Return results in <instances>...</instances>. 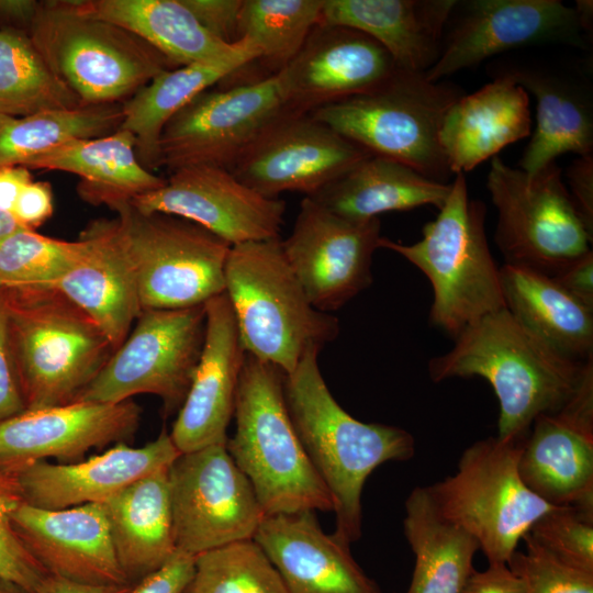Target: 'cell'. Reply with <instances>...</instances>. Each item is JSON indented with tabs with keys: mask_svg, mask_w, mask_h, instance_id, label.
I'll return each instance as SVG.
<instances>
[{
	"mask_svg": "<svg viewBox=\"0 0 593 593\" xmlns=\"http://www.w3.org/2000/svg\"><path fill=\"white\" fill-rule=\"evenodd\" d=\"M486 189L497 211L494 239L504 264L551 277L591 250L593 231L577 209L556 161L527 175L494 156Z\"/></svg>",
	"mask_w": 593,
	"mask_h": 593,
	"instance_id": "8fae6325",
	"label": "cell"
},
{
	"mask_svg": "<svg viewBox=\"0 0 593 593\" xmlns=\"http://www.w3.org/2000/svg\"><path fill=\"white\" fill-rule=\"evenodd\" d=\"M21 228L25 227L21 226L11 213L0 210V242Z\"/></svg>",
	"mask_w": 593,
	"mask_h": 593,
	"instance_id": "6f0895ef",
	"label": "cell"
},
{
	"mask_svg": "<svg viewBox=\"0 0 593 593\" xmlns=\"http://www.w3.org/2000/svg\"><path fill=\"white\" fill-rule=\"evenodd\" d=\"M551 278L571 296L593 310V253L575 258Z\"/></svg>",
	"mask_w": 593,
	"mask_h": 593,
	"instance_id": "f907efd6",
	"label": "cell"
},
{
	"mask_svg": "<svg viewBox=\"0 0 593 593\" xmlns=\"http://www.w3.org/2000/svg\"><path fill=\"white\" fill-rule=\"evenodd\" d=\"M566 177L577 209L593 231V155L578 156L567 168Z\"/></svg>",
	"mask_w": 593,
	"mask_h": 593,
	"instance_id": "681fc988",
	"label": "cell"
},
{
	"mask_svg": "<svg viewBox=\"0 0 593 593\" xmlns=\"http://www.w3.org/2000/svg\"><path fill=\"white\" fill-rule=\"evenodd\" d=\"M396 69L390 54L368 35L318 24L277 76L290 110L307 114L374 89Z\"/></svg>",
	"mask_w": 593,
	"mask_h": 593,
	"instance_id": "7402d4cb",
	"label": "cell"
},
{
	"mask_svg": "<svg viewBox=\"0 0 593 593\" xmlns=\"http://www.w3.org/2000/svg\"><path fill=\"white\" fill-rule=\"evenodd\" d=\"M27 34L51 70L83 105L122 103L175 68L136 34L78 12L69 0L40 2Z\"/></svg>",
	"mask_w": 593,
	"mask_h": 593,
	"instance_id": "ba28073f",
	"label": "cell"
},
{
	"mask_svg": "<svg viewBox=\"0 0 593 593\" xmlns=\"http://www.w3.org/2000/svg\"><path fill=\"white\" fill-rule=\"evenodd\" d=\"M167 472L146 475L101 503L118 562L134 585L177 552Z\"/></svg>",
	"mask_w": 593,
	"mask_h": 593,
	"instance_id": "4dcf8cb0",
	"label": "cell"
},
{
	"mask_svg": "<svg viewBox=\"0 0 593 593\" xmlns=\"http://www.w3.org/2000/svg\"><path fill=\"white\" fill-rule=\"evenodd\" d=\"M135 585H90L48 574L35 593H131Z\"/></svg>",
	"mask_w": 593,
	"mask_h": 593,
	"instance_id": "db71d44e",
	"label": "cell"
},
{
	"mask_svg": "<svg viewBox=\"0 0 593 593\" xmlns=\"http://www.w3.org/2000/svg\"><path fill=\"white\" fill-rule=\"evenodd\" d=\"M130 202L145 213L194 222L231 246L278 238L286 211L283 200L258 193L217 166L177 169L161 187Z\"/></svg>",
	"mask_w": 593,
	"mask_h": 593,
	"instance_id": "d6986e66",
	"label": "cell"
},
{
	"mask_svg": "<svg viewBox=\"0 0 593 593\" xmlns=\"http://www.w3.org/2000/svg\"><path fill=\"white\" fill-rule=\"evenodd\" d=\"M450 189L451 182L432 180L405 164L370 154L310 198L337 215L366 221L424 205L439 210Z\"/></svg>",
	"mask_w": 593,
	"mask_h": 593,
	"instance_id": "1f68e13d",
	"label": "cell"
},
{
	"mask_svg": "<svg viewBox=\"0 0 593 593\" xmlns=\"http://www.w3.org/2000/svg\"><path fill=\"white\" fill-rule=\"evenodd\" d=\"M309 349L296 368L284 374L286 406L298 437L333 500L334 535L351 545L361 537V494L368 477L389 461L415 455V439L404 428L363 423L334 399Z\"/></svg>",
	"mask_w": 593,
	"mask_h": 593,
	"instance_id": "7a4b0ae2",
	"label": "cell"
},
{
	"mask_svg": "<svg viewBox=\"0 0 593 593\" xmlns=\"http://www.w3.org/2000/svg\"><path fill=\"white\" fill-rule=\"evenodd\" d=\"M81 242L21 228L0 242V289L55 287L78 257Z\"/></svg>",
	"mask_w": 593,
	"mask_h": 593,
	"instance_id": "60d3db41",
	"label": "cell"
},
{
	"mask_svg": "<svg viewBox=\"0 0 593 593\" xmlns=\"http://www.w3.org/2000/svg\"><path fill=\"white\" fill-rule=\"evenodd\" d=\"M80 13L102 19L136 34L175 67L209 61L231 53L209 33L182 0H69Z\"/></svg>",
	"mask_w": 593,
	"mask_h": 593,
	"instance_id": "e575fe53",
	"label": "cell"
},
{
	"mask_svg": "<svg viewBox=\"0 0 593 593\" xmlns=\"http://www.w3.org/2000/svg\"><path fill=\"white\" fill-rule=\"evenodd\" d=\"M83 105L48 67L29 34L0 26V115L26 116Z\"/></svg>",
	"mask_w": 593,
	"mask_h": 593,
	"instance_id": "74e56055",
	"label": "cell"
},
{
	"mask_svg": "<svg viewBox=\"0 0 593 593\" xmlns=\"http://www.w3.org/2000/svg\"><path fill=\"white\" fill-rule=\"evenodd\" d=\"M25 410L9 342L7 310L0 293V422Z\"/></svg>",
	"mask_w": 593,
	"mask_h": 593,
	"instance_id": "bcb514c9",
	"label": "cell"
},
{
	"mask_svg": "<svg viewBox=\"0 0 593 593\" xmlns=\"http://www.w3.org/2000/svg\"><path fill=\"white\" fill-rule=\"evenodd\" d=\"M506 564L522 581L524 593H593V572L572 567L547 551L529 534Z\"/></svg>",
	"mask_w": 593,
	"mask_h": 593,
	"instance_id": "7bdbcfd3",
	"label": "cell"
},
{
	"mask_svg": "<svg viewBox=\"0 0 593 593\" xmlns=\"http://www.w3.org/2000/svg\"><path fill=\"white\" fill-rule=\"evenodd\" d=\"M486 205L471 199L463 174L455 175L450 192L422 238L402 244L380 237L428 279L433 288L429 322L452 338L482 317L505 309L500 267L485 233Z\"/></svg>",
	"mask_w": 593,
	"mask_h": 593,
	"instance_id": "5b68a950",
	"label": "cell"
},
{
	"mask_svg": "<svg viewBox=\"0 0 593 593\" xmlns=\"http://www.w3.org/2000/svg\"><path fill=\"white\" fill-rule=\"evenodd\" d=\"M0 593H30V592L13 582L0 579Z\"/></svg>",
	"mask_w": 593,
	"mask_h": 593,
	"instance_id": "680465c9",
	"label": "cell"
},
{
	"mask_svg": "<svg viewBox=\"0 0 593 593\" xmlns=\"http://www.w3.org/2000/svg\"><path fill=\"white\" fill-rule=\"evenodd\" d=\"M183 593H289L281 575L254 539L239 540L194 557Z\"/></svg>",
	"mask_w": 593,
	"mask_h": 593,
	"instance_id": "ab89813d",
	"label": "cell"
},
{
	"mask_svg": "<svg viewBox=\"0 0 593 593\" xmlns=\"http://www.w3.org/2000/svg\"><path fill=\"white\" fill-rule=\"evenodd\" d=\"M454 342L449 351L428 361L429 378L485 379L499 401L496 437L503 440H523L539 415L558 411L593 362L559 354L506 309L471 324Z\"/></svg>",
	"mask_w": 593,
	"mask_h": 593,
	"instance_id": "6da1fadb",
	"label": "cell"
},
{
	"mask_svg": "<svg viewBox=\"0 0 593 593\" xmlns=\"http://www.w3.org/2000/svg\"><path fill=\"white\" fill-rule=\"evenodd\" d=\"M456 0H324L321 23L378 42L398 69L426 72L437 60Z\"/></svg>",
	"mask_w": 593,
	"mask_h": 593,
	"instance_id": "83f0119b",
	"label": "cell"
},
{
	"mask_svg": "<svg viewBox=\"0 0 593 593\" xmlns=\"http://www.w3.org/2000/svg\"><path fill=\"white\" fill-rule=\"evenodd\" d=\"M79 240L78 257L54 288L88 314L116 349L143 311L116 219L93 221Z\"/></svg>",
	"mask_w": 593,
	"mask_h": 593,
	"instance_id": "4316f807",
	"label": "cell"
},
{
	"mask_svg": "<svg viewBox=\"0 0 593 593\" xmlns=\"http://www.w3.org/2000/svg\"><path fill=\"white\" fill-rule=\"evenodd\" d=\"M530 131L528 93L507 78H493L448 109L439 144L451 174L465 175Z\"/></svg>",
	"mask_w": 593,
	"mask_h": 593,
	"instance_id": "f1b7e54d",
	"label": "cell"
},
{
	"mask_svg": "<svg viewBox=\"0 0 593 593\" xmlns=\"http://www.w3.org/2000/svg\"><path fill=\"white\" fill-rule=\"evenodd\" d=\"M522 441L480 439L463 450L452 474L425 486L438 513L470 534L489 563H506L533 525L556 507L523 482Z\"/></svg>",
	"mask_w": 593,
	"mask_h": 593,
	"instance_id": "9c48e42d",
	"label": "cell"
},
{
	"mask_svg": "<svg viewBox=\"0 0 593 593\" xmlns=\"http://www.w3.org/2000/svg\"><path fill=\"white\" fill-rule=\"evenodd\" d=\"M180 455L169 433L142 446L115 444L104 452L72 463L34 462L18 473L23 501L44 510L102 503L135 481L168 469Z\"/></svg>",
	"mask_w": 593,
	"mask_h": 593,
	"instance_id": "d4e9b609",
	"label": "cell"
},
{
	"mask_svg": "<svg viewBox=\"0 0 593 593\" xmlns=\"http://www.w3.org/2000/svg\"><path fill=\"white\" fill-rule=\"evenodd\" d=\"M11 214L25 228L34 230L42 225L53 214L51 184L42 181L29 182L21 190Z\"/></svg>",
	"mask_w": 593,
	"mask_h": 593,
	"instance_id": "c3c4849f",
	"label": "cell"
},
{
	"mask_svg": "<svg viewBox=\"0 0 593 593\" xmlns=\"http://www.w3.org/2000/svg\"><path fill=\"white\" fill-rule=\"evenodd\" d=\"M488 71L492 78L514 81L536 99V127L519 169L533 175L566 153L593 155L591 60L513 54L491 61Z\"/></svg>",
	"mask_w": 593,
	"mask_h": 593,
	"instance_id": "2e32d148",
	"label": "cell"
},
{
	"mask_svg": "<svg viewBox=\"0 0 593 593\" xmlns=\"http://www.w3.org/2000/svg\"><path fill=\"white\" fill-rule=\"evenodd\" d=\"M463 90L424 72L396 69L374 89L307 113L372 155L405 164L421 175L448 183L451 171L439 144L448 109Z\"/></svg>",
	"mask_w": 593,
	"mask_h": 593,
	"instance_id": "52a82bcc",
	"label": "cell"
},
{
	"mask_svg": "<svg viewBox=\"0 0 593 593\" xmlns=\"http://www.w3.org/2000/svg\"><path fill=\"white\" fill-rule=\"evenodd\" d=\"M460 593H524V588L506 563H489L483 571L473 570Z\"/></svg>",
	"mask_w": 593,
	"mask_h": 593,
	"instance_id": "816d5d0a",
	"label": "cell"
},
{
	"mask_svg": "<svg viewBox=\"0 0 593 593\" xmlns=\"http://www.w3.org/2000/svg\"><path fill=\"white\" fill-rule=\"evenodd\" d=\"M26 168L77 175L81 199L107 206L156 190L166 181L139 163L133 135L121 128L103 137L70 141L35 158Z\"/></svg>",
	"mask_w": 593,
	"mask_h": 593,
	"instance_id": "836d02e7",
	"label": "cell"
},
{
	"mask_svg": "<svg viewBox=\"0 0 593 593\" xmlns=\"http://www.w3.org/2000/svg\"><path fill=\"white\" fill-rule=\"evenodd\" d=\"M136 325L76 402L120 403L138 394L180 410L205 336V307L143 310Z\"/></svg>",
	"mask_w": 593,
	"mask_h": 593,
	"instance_id": "7c38bea8",
	"label": "cell"
},
{
	"mask_svg": "<svg viewBox=\"0 0 593 593\" xmlns=\"http://www.w3.org/2000/svg\"><path fill=\"white\" fill-rule=\"evenodd\" d=\"M591 44L574 8L559 0H456L439 56L425 77L440 81L489 58L532 46L589 51Z\"/></svg>",
	"mask_w": 593,
	"mask_h": 593,
	"instance_id": "9a60e30c",
	"label": "cell"
},
{
	"mask_svg": "<svg viewBox=\"0 0 593 593\" xmlns=\"http://www.w3.org/2000/svg\"><path fill=\"white\" fill-rule=\"evenodd\" d=\"M12 525L48 574L90 585L132 584L118 562L101 503L44 510L22 502Z\"/></svg>",
	"mask_w": 593,
	"mask_h": 593,
	"instance_id": "cb8c5ba5",
	"label": "cell"
},
{
	"mask_svg": "<svg viewBox=\"0 0 593 593\" xmlns=\"http://www.w3.org/2000/svg\"><path fill=\"white\" fill-rule=\"evenodd\" d=\"M31 181L32 175L26 167H0V210L12 213L21 190Z\"/></svg>",
	"mask_w": 593,
	"mask_h": 593,
	"instance_id": "f5cc1de1",
	"label": "cell"
},
{
	"mask_svg": "<svg viewBox=\"0 0 593 593\" xmlns=\"http://www.w3.org/2000/svg\"><path fill=\"white\" fill-rule=\"evenodd\" d=\"M134 268L143 310L204 305L224 292L231 245L189 220L145 213L130 201L108 206Z\"/></svg>",
	"mask_w": 593,
	"mask_h": 593,
	"instance_id": "30bf717a",
	"label": "cell"
},
{
	"mask_svg": "<svg viewBox=\"0 0 593 593\" xmlns=\"http://www.w3.org/2000/svg\"><path fill=\"white\" fill-rule=\"evenodd\" d=\"M200 24L226 44L238 38V23L243 0H182Z\"/></svg>",
	"mask_w": 593,
	"mask_h": 593,
	"instance_id": "f6af8a7d",
	"label": "cell"
},
{
	"mask_svg": "<svg viewBox=\"0 0 593 593\" xmlns=\"http://www.w3.org/2000/svg\"><path fill=\"white\" fill-rule=\"evenodd\" d=\"M324 0H243L238 38L246 37L277 74L321 23Z\"/></svg>",
	"mask_w": 593,
	"mask_h": 593,
	"instance_id": "f35d334b",
	"label": "cell"
},
{
	"mask_svg": "<svg viewBox=\"0 0 593 593\" xmlns=\"http://www.w3.org/2000/svg\"><path fill=\"white\" fill-rule=\"evenodd\" d=\"M224 284L246 353L286 374L339 334L338 318L310 303L279 237L233 245Z\"/></svg>",
	"mask_w": 593,
	"mask_h": 593,
	"instance_id": "8992f818",
	"label": "cell"
},
{
	"mask_svg": "<svg viewBox=\"0 0 593 593\" xmlns=\"http://www.w3.org/2000/svg\"><path fill=\"white\" fill-rule=\"evenodd\" d=\"M370 155L309 114L291 112L269 127L228 169L267 198L311 197Z\"/></svg>",
	"mask_w": 593,
	"mask_h": 593,
	"instance_id": "ac0fdd59",
	"label": "cell"
},
{
	"mask_svg": "<svg viewBox=\"0 0 593 593\" xmlns=\"http://www.w3.org/2000/svg\"><path fill=\"white\" fill-rule=\"evenodd\" d=\"M289 593H383L350 551L326 534L314 512L266 515L253 538Z\"/></svg>",
	"mask_w": 593,
	"mask_h": 593,
	"instance_id": "484cf974",
	"label": "cell"
},
{
	"mask_svg": "<svg viewBox=\"0 0 593 593\" xmlns=\"http://www.w3.org/2000/svg\"><path fill=\"white\" fill-rule=\"evenodd\" d=\"M205 336L188 394L169 433L180 454L225 445L246 350L225 292L205 304Z\"/></svg>",
	"mask_w": 593,
	"mask_h": 593,
	"instance_id": "603a6c76",
	"label": "cell"
},
{
	"mask_svg": "<svg viewBox=\"0 0 593 593\" xmlns=\"http://www.w3.org/2000/svg\"><path fill=\"white\" fill-rule=\"evenodd\" d=\"M578 22L585 36L592 42L593 34V1L577 0L573 5Z\"/></svg>",
	"mask_w": 593,
	"mask_h": 593,
	"instance_id": "9f6ffc18",
	"label": "cell"
},
{
	"mask_svg": "<svg viewBox=\"0 0 593 593\" xmlns=\"http://www.w3.org/2000/svg\"><path fill=\"white\" fill-rule=\"evenodd\" d=\"M527 534L559 560L593 572V512L573 506L555 507Z\"/></svg>",
	"mask_w": 593,
	"mask_h": 593,
	"instance_id": "b9f144b4",
	"label": "cell"
},
{
	"mask_svg": "<svg viewBox=\"0 0 593 593\" xmlns=\"http://www.w3.org/2000/svg\"><path fill=\"white\" fill-rule=\"evenodd\" d=\"M259 57L258 48L242 37L231 53L166 70L122 102L119 128L133 135L139 163L150 171L158 169L159 138L168 121L209 87Z\"/></svg>",
	"mask_w": 593,
	"mask_h": 593,
	"instance_id": "f546056e",
	"label": "cell"
},
{
	"mask_svg": "<svg viewBox=\"0 0 593 593\" xmlns=\"http://www.w3.org/2000/svg\"><path fill=\"white\" fill-rule=\"evenodd\" d=\"M277 74L225 90H205L165 125L159 168L230 169L275 123L291 113Z\"/></svg>",
	"mask_w": 593,
	"mask_h": 593,
	"instance_id": "4fadbf2b",
	"label": "cell"
},
{
	"mask_svg": "<svg viewBox=\"0 0 593 593\" xmlns=\"http://www.w3.org/2000/svg\"><path fill=\"white\" fill-rule=\"evenodd\" d=\"M194 570V557L177 551L159 570L139 581L131 593H183Z\"/></svg>",
	"mask_w": 593,
	"mask_h": 593,
	"instance_id": "7dc6e473",
	"label": "cell"
},
{
	"mask_svg": "<svg viewBox=\"0 0 593 593\" xmlns=\"http://www.w3.org/2000/svg\"><path fill=\"white\" fill-rule=\"evenodd\" d=\"M517 469L546 503L593 512V362L558 411L534 421L522 441Z\"/></svg>",
	"mask_w": 593,
	"mask_h": 593,
	"instance_id": "ffe728a7",
	"label": "cell"
},
{
	"mask_svg": "<svg viewBox=\"0 0 593 593\" xmlns=\"http://www.w3.org/2000/svg\"><path fill=\"white\" fill-rule=\"evenodd\" d=\"M139 421L133 400L25 410L0 422V471L19 473L47 458L75 461L92 448L127 444Z\"/></svg>",
	"mask_w": 593,
	"mask_h": 593,
	"instance_id": "44dd1931",
	"label": "cell"
},
{
	"mask_svg": "<svg viewBox=\"0 0 593 593\" xmlns=\"http://www.w3.org/2000/svg\"><path fill=\"white\" fill-rule=\"evenodd\" d=\"M403 529L415 557L406 593H460L479 545L438 513L426 488L416 486L407 496Z\"/></svg>",
	"mask_w": 593,
	"mask_h": 593,
	"instance_id": "d590c367",
	"label": "cell"
},
{
	"mask_svg": "<svg viewBox=\"0 0 593 593\" xmlns=\"http://www.w3.org/2000/svg\"><path fill=\"white\" fill-rule=\"evenodd\" d=\"M22 502L18 473L0 471V579L35 593L48 573L13 528L12 513Z\"/></svg>",
	"mask_w": 593,
	"mask_h": 593,
	"instance_id": "ee69618b",
	"label": "cell"
},
{
	"mask_svg": "<svg viewBox=\"0 0 593 593\" xmlns=\"http://www.w3.org/2000/svg\"><path fill=\"white\" fill-rule=\"evenodd\" d=\"M500 277L505 309L519 323L569 359H593L592 309L534 269L504 264Z\"/></svg>",
	"mask_w": 593,
	"mask_h": 593,
	"instance_id": "d6a6232c",
	"label": "cell"
},
{
	"mask_svg": "<svg viewBox=\"0 0 593 593\" xmlns=\"http://www.w3.org/2000/svg\"><path fill=\"white\" fill-rule=\"evenodd\" d=\"M38 4L33 0H0V20L7 23L4 27L27 33Z\"/></svg>",
	"mask_w": 593,
	"mask_h": 593,
	"instance_id": "11a10c76",
	"label": "cell"
},
{
	"mask_svg": "<svg viewBox=\"0 0 593 593\" xmlns=\"http://www.w3.org/2000/svg\"><path fill=\"white\" fill-rule=\"evenodd\" d=\"M167 474L177 551L195 557L254 538L266 515L225 445L180 454Z\"/></svg>",
	"mask_w": 593,
	"mask_h": 593,
	"instance_id": "5bb4252c",
	"label": "cell"
},
{
	"mask_svg": "<svg viewBox=\"0 0 593 593\" xmlns=\"http://www.w3.org/2000/svg\"><path fill=\"white\" fill-rule=\"evenodd\" d=\"M0 293L26 410L76 402L115 350L108 336L54 287Z\"/></svg>",
	"mask_w": 593,
	"mask_h": 593,
	"instance_id": "277c9868",
	"label": "cell"
},
{
	"mask_svg": "<svg viewBox=\"0 0 593 593\" xmlns=\"http://www.w3.org/2000/svg\"><path fill=\"white\" fill-rule=\"evenodd\" d=\"M123 119L122 103L47 110L26 116L0 115V167H27L70 141L110 135Z\"/></svg>",
	"mask_w": 593,
	"mask_h": 593,
	"instance_id": "8d00e7d4",
	"label": "cell"
},
{
	"mask_svg": "<svg viewBox=\"0 0 593 593\" xmlns=\"http://www.w3.org/2000/svg\"><path fill=\"white\" fill-rule=\"evenodd\" d=\"M380 228L379 217L354 221L310 197L301 201L291 234L281 245L313 307L334 312L370 287Z\"/></svg>",
	"mask_w": 593,
	"mask_h": 593,
	"instance_id": "e0dca14e",
	"label": "cell"
},
{
	"mask_svg": "<svg viewBox=\"0 0 593 593\" xmlns=\"http://www.w3.org/2000/svg\"><path fill=\"white\" fill-rule=\"evenodd\" d=\"M278 367L246 353L234 405L235 433L225 447L250 482L265 515L333 511L288 413Z\"/></svg>",
	"mask_w": 593,
	"mask_h": 593,
	"instance_id": "3957f363",
	"label": "cell"
}]
</instances>
